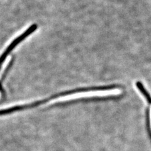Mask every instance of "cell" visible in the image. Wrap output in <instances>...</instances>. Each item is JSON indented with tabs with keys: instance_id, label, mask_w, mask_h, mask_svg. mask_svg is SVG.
I'll return each instance as SVG.
<instances>
[{
	"instance_id": "2",
	"label": "cell",
	"mask_w": 151,
	"mask_h": 151,
	"mask_svg": "<svg viewBox=\"0 0 151 151\" xmlns=\"http://www.w3.org/2000/svg\"><path fill=\"white\" fill-rule=\"evenodd\" d=\"M37 25L33 24L32 26H30L29 28H28V29H27L25 32H23V34H21L20 35H19L17 39L14 40L12 43L9 45V46L2 54L1 56L0 57V67H1L2 64L3 63L4 60H5V59L7 58V56L10 54V52L14 49V48H15L18 44H20V42H22L23 40L26 39L27 37H28L30 34H32V33H34L37 30Z\"/></svg>"
},
{
	"instance_id": "1",
	"label": "cell",
	"mask_w": 151,
	"mask_h": 151,
	"mask_svg": "<svg viewBox=\"0 0 151 151\" xmlns=\"http://www.w3.org/2000/svg\"><path fill=\"white\" fill-rule=\"evenodd\" d=\"M122 91L119 89L117 88H111L108 89H103V90H93L89 91H81V92H76L71 94H67L61 97L57 98L51 103H58V102H64L68 101L70 100H76L79 98H93V97H105L110 96H115L119 95Z\"/></svg>"
}]
</instances>
